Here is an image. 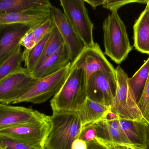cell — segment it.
Segmentation results:
<instances>
[{"mask_svg": "<svg viewBox=\"0 0 149 149\" xmlns=\"http://www.w3.org/2000/svg\"><path fill=\"white\" fill-rule=\"evenodd\" d=\"M119 125L133 146L144 148L145 143L146 129L148 124L143 119L129 120L118 116Z\"/></svg>", "mask_w": 149, "mask_h": 149, "instance_id": "ac0fdd59", "label": "cell"}, {"mask_svg": "<svg viewBox=\"0 0 149 149\" xmlns=\"http://www.w3.org/2000/svg\"><path fill=\"white\" fill-rule=\"evenodd\" d=\"M49 35L37 43L31 50L24 49L23 51L26 68L31 73L35 68L39 59L42 55Z\"/></svg>", "mask_w": 149, "mask_h": 149, "instance_id": "cb8c5ba5", "label": "cell"}, {"mask_svg": "<svg viewBox=\"0 0 149 149\" xmlns=\"http://www.w3.org/2000/svg\"><path fill=\"white\" fill-rule=\"evenodd\" d=\"M85 3L90 5L93 9H95L97 7L100 5H103L104 2V0H84Z\"/></svg>", "mask_w": 149, "mask_h": 149, "instance_id": "1f68e13d", "label": "cell"}, {"mask_svg": "<svg viewBox=\"0 0 149 149\" xmlns=\"http://www.w3.org/2000/svg\"><path fill=\"white\" fill-rule=\"evenodd\" d=\"M117 86L116 74L97 71L88 79L87 97L97 103L111 107L116 97Z\"/></svg>", "mask_w": 149, "mask_h": 149, "instance_id": "ba28073f", "label": "cell"}, {"mask_svg": "<svg viewBox=\"0 0 149 149\" xmlns=\"http://www.w3.org/2000/svg\"><path fill=\"white\" fill-rule=\"evenodd\" d=\"M50 17V8L34 9L19 13H0V25L18 23L26 25L32 30H34Z\"/></svg>", "mask_w": 149, "mask_h": 149, "instance_id": "9a60e30c", "label": "cell"}, {"mask_svg": "<svg viewBox=\"0 0 149 149\" xmlns=\"http://www.w3.org/2000/svg\"><path fill=\"white\" fill-rule=\"evenodd\" d=\"M118 117V116H117L116 114L114 113H112L111 111H110L108 114V116H107V119H114L115 118H117Z\"/></svg>", "mask_w": 149, "mask_h": 149, "instance_id": "e575fe53", "label": "cell"}, {"mask_svg": "<svg viewBox=\"0 0 149 149\" xmlns=\"http://www.w3.org/2000/svg\"><path fill=\"white\" fill-rule=\"evenodd\" d=\"M51 126L50 116H48L42 120L0 130V136L8 137L36 148L45 149Z\"/></svg>", "mask_w": 149, "mask_h": 149, "instance_id": "8992f818", "label": "cell"}, {"mask_svg": "<svg viewBox=\"0 0 149 149\" xmlns=\"http://www.w3.org/2000/svg\"><path fill=\"white\" fill-rule=\"evenodd\" d=\"M22 46L24 47L25 49L30 50L36 45V42L34 37L33 30L30 29L22 39L20 42Z\"/></svg>", "mask_w": 149, "mask_h": 149, "instance_id": "f1b7e54d", "label": "cell"}, {"mask_svg": "<svg viewBox=\"0 0 149 149\" xmlns=\"http://www.w3.org/2000/svg\"><path fill=\"white\" fill-rule=\"evenodd\" d=\"M48 116L31 108L0 103V130L42 120Z\"/></svg>", "mask_w": 149, "mask_h": 149, "instance_id": "7c38bea8", "label": "cell"}, {"mask_svg": "<svg viewBox=\"0 0 149 149\" xmlns=\"http://www.w3.org/2000/svg\"><path fill=\"white\" fill-rule=\"evenodd\" d=\"M71 149H87V143L82 139H77L72 143Z\"/></svg>", "mask_w": 149, "mask_h": 149, "instance_id": "4dcf8cb0", "label": "cell"}, {"mask_svg": "<svg viewBox=\"0 0 149 149\" xmlns=\"http://www.w3.org/2000/svg\"><path fill=\"white\" fill-rule=\"evenodd\" d=\"M116 73L117 86L111 111L125 119L142 120L136 99L129 86V77L119 66L116 68Z\"/></svg>", "mask_w": 149, "mask_h": 149, "instance_id": "277c9868", "label": "cell"}, {"mask_svg": "<svg viewBox=\"0 0 149 149\" xmlns=\"http://www.w3.org/2000/svg\"><path fill=\"white\" fill-rule=\"evenodd\" d=\"M129 149H143V148H140V147H136V146H129Z\"/></svg>", "mask_w": 149, "mask_h": 149, "instance_id": "d590c367", "label": "cell"}, {"mask_svg": "<svg viewBox=\"0 0 149 149\" xmlns=\"http://www.w3.org/2000/svg\"><path fill=\"white\" fill-rule=\"evenodd\" d=\"M54 26V24L51 17L34 30H33L36 44L50 34Z\"/></svg>", "mask_w": 149, "mask_h": 149, "instance_id": "484cf974", "label": "cell"}, {"mask_svg": "<svg viewBox=\"0 0 149 149\" xmlns=\"http://www.w3.org/2000/svg\"><path fill=\"white\" fill-rule=\"evenodd\" d=\"M134 47L143 54L149 55V0L133 26Z\"/></svg>", "mask_w": 149, "mask_h": 149, "instance_id": "e0dca14e", "label": "cell"}, {"mask_svg": "<svg viewBox=\"0 0 149 149\" xmlns=\"http://www.w3.org/2000/svg\"><path fill=\"white\" fill-rule=\"evenodd\" d=\"M104 54L116 63L125 60L132 49L126 27L117 11H111L103 23Z\"/></svg>", "mask_w": 149, "mask_h": 149, "instance_id": "3957f363", "label": "cell"}, {"mask_svg": "<svg viewBox=\"0 0 149 149\" xmlns=\"http://www.w3.org/2000/svg\"><path fill=\"white\" fill-rule=\"evenodd\" d=\"M70 62H72L64 44L55 54L35 69L31 74L34 78L40 80L58 72Z\"/></svg>", "mask_w": 149, "mask_h": 149, "instance_id": "2e32d148", "label": "cell"}, {"mask_svg": "<svg viewBox=\"0 0 149 149\" xmlns=\"http://www.w3.org/2000/svg\"><path fill=\"white\" fill-rule=\"evenodd\" d=\"M71 62L58 72L42 78L26 94L13 104L31 102L39 104L47 102L59 92L68 78L70 70Z\"/></svg>", "mask_w": 149, "mask_h": 149, "instance_id": "5b68a950", "label": "cell"}, {"mask_svg": "<svg viewBox=\"0 0 149 149\" xmlns=\"http://www.w3.org/2000/svg\"><path fill=\"white\" fill-rule=\"evenodd\" d=\"M20 43L13 53L0 64V81L23 68L22 64L25 62L24 52Z\"/></svg>", "mask_w": 149, "mask_h": 149, "instance_id": "44dd1931", "label": "cell"}, {"mask_svg": "<svg viewBox=\"0 0 149 149\" xmlns=\"http://www.w3.org/2000/svg\"><path fill=\"white\" fill-rule=\"evenodd\" d=\"M87 149H109L105 144L97 139H95L87 143Z\"/></svg>", "mask_w": 149, "mask_h": 149, "instance_id": "f546056e", "label": "cell"}, {"mask_svg": "<svg viewBox=\"0 0 149 149\" xmlns=\"http://www.w3.org/2000/svg\"><path fill=\"white\" fill-rule=\"evenodd\" d=\"M143 118L149 125V74L143 92L137 102Z\"/></svg>", "mask_w": 149, "mask_h": 149, "instance_id": "d4e9b609", "label": "cell"}, {"mask_svg": "<svg viewBox=\"0 0 149 149\" xmlns=\"http://www.w3.org/2000/svg\"><path fill=\"white\" fill-rule=\"evenodd\" d=\"M48 0H1L0 13H19L34 9L50 8Z\"/></svg>", "mask_w": 149, "mask_h": 149, "instance_id": "d6986e66", "label": "cell"}, {"mask_svg": "<svg viewBox=\"0 0 149 149\" xmlns=\"http://www.w3.org/2000/svg\"><path fill=\"white\" fill-rule=\"evenodd\" d=\"M87 75L83 70L70 67L67 80L50 101L53 112L80 111L87 98Z\"/></svg>", "mask_w": 149, "mask_h": 149, "instance_id": "6da1fadb", "label": "cell"}, {"mask_svg": "<svg viewBox=\"0 0 149 149\" xmlns=\"http://www.w3.org/2000/svg\"><path fill=\"white\" fill-rule=\"evenodd\" d=\"M92 123L95 127L96 139L105 144L133 146L119 127L118 116L115 119L105 118Z\"/></svg>", "mask_w": 149, "mask_h": 149, "instance_id": "5bb4252c", "label": "cell"}, {"mask_svg": "<svg viewBox=\"0 0 149 149\" xmlns=\"http://www.w3.org/2000/svg\"><path fill=\"white\" fill-rule=\"evenodd\" d=\"M149 0H127V1H116V0H104V2L103 4L104 8H107L111 11H117L118 8L123 6L130 4L132 3H139L140 4H146L148 3Z\"/></svg>", "mask_w": 149, "mask_h": 149, "instance_id": "83f0119b", "label": "cell"}, {"mask_svg": "<svg viewBox=\"0 0 149 149\" xmlns=\"http://www.w3.org/2000/svg\"><path fill=\"white\" fill-rule=\"evenodd\" d=\"M72 67L83 70L87 79L93 73L98 71L116 74V69L107 60L97 43L93 47H84L79 55L71 62V68Z\"/></svg>", "mask_w": 149, "mask_h": 149, "instance_id": "8fae6325", "label": "cell"}, {"mask_svg": "<svg viewBox=\"0 0 149 149\" xmlns=\"http://www.w3.org/2000/svg\"><path fill=\"white\" fill-rule=\"evenodd\" d=\"M149 74V57L141 68L129 78V86L138 102L143 92Z\"/></svg>", "mask_w": 149, "mask_h": 149, "instance_id": "7402d4cb", "label": "cell"}, {"mask_svg": "<svg viewBox=\"0 0 149 149\" xmlns=\"http://www.w3.org/2000/svg\"><path fill=\"white\" fill-rule=\"evenodd\" d=\"M0 149H42L36 148L5 136H0Z\"/></svg>", "mask_w": 149, "mask_h": 149, "instance_id": "4316f807", "label": "cell"}, {"mask_svg": "<svg viewBox=\"0 0 149 149\" xmlns=\"http://www.w3.org/2000/svg\"><path fill=\"white\" fill-rule=\"evenodd\" d=\"M31 73L24 68L0 81V102L13 104L37 82Z\"/></svg>", "mask_w": 149, "mask_h": 149, "instance_id": "9c48e42d", "label": "cell"}, {"mask_svg": "<svg viewBox=\"0 0 149 149\" xmlns=\"http://www.w3.org/2000/svg\"><path fill=\"white\" fill-rule=\"evenodd\" d=\"M63 12L86 47H93L94 24L84 0H60Z\"/></svg>", "mask_w": 149, "mask_h": 149, "instance_id": "52a82bcc", "label": "cell"}, {"mask_svg": "<svg viewBox=\"0 0 149 149\" xmlns=\"http://www.w3.org/2000/svg\"><path fill=\"white\" fill-rule=\"evenodd\" d=\"M51 17L61 34L69 57L73 61L84 47V45L67 16L59 8L51 5Z\"/></svg>", "mask_w": 149, "mask_h": 149, "instance_id": "30bf717a", "label": "cell"}, {"mask_svg": "<svg viewBox=\"0 0 149 149\" xmlns=\"http://www.w3.org/2000/svg\"><path fill=\"white\" fill-rule=\"evenodd\" d=\"M111 108L87 98L81 109L79 111L82 128L87 125L107 118L108 114L111 111Z\"/></svg>", "mask_w": 149, "mask_h": 149, "instance_id": "ffe728a7", "label": "cell"}, {"mask_svg": "<svg viewBox=\"0 0 149 149\" xmlns=\"http://www.w3.org/2000/svg\"><path fill=\"white\" fill-rule=\"evenodd\" d=\"M109 147V149H130L128 146L123 145L115 144H105Z\"/></svg>", "mask_w": 149, "mask_h": 149, "instance_id": "d6a6232c", "label": "cell"}, {"mask_svg": "<svg viewBox=\"0 0 149 149\" xmlns=\"http://www.w3.org/2000/svg\"><path fill=\"white\" fill-rule=\"evenodd\" d=\"M143 149H149V125H147L146 129L145 143Z\"/></svg>", "mask_w": 149, "mask_h": 149, "instance_id": "836d02e7", "label": "cell"}, {"mask_svg": "<svg viewBox=\"0 0 149 149\" xmlns=\"http://www.w3.org/2000/svg\"><path fill=\"white\" fill-rule=\"evenodd\" d=\"M51 129L45 144V149H71L78 139L81 123L79 111L53 112L50 116Z\"/></svg>", "mask_w": 149, "mask_h": 149, "instance_id": "7a4b0ae2", "label": "cell"}, {"mask_svg": "<svg viewBox=\"0 0 149 149\" xmlns=\"http://www.w3.org/2000/svg\"><path fill=\"white\" fill-rule=\"evenodd\" d=\"M30 29L28 26L18 23L0 25V64L13 53Z\"/></svg>", "mask_w": 149, "mask_h": 149, "instance_id": "4fadbf2b", "label": "cell"}, {"mask_svg": "<svg viewBox=\"0 0 149 149\" xmlns=\"http://www.w3.org/2000/svg\"><path fill=\"white\" fill-rule=\"evenodd\" d=\"M64 44L61 34L54 25L46 42L42 55L39 59L35 69L40 67L47 59L55 54Z\"/></svg>", "mask_w": 149, "mask_h": 149, "instance_id": "603a6c76", "label": "cell"}]
</instances>
